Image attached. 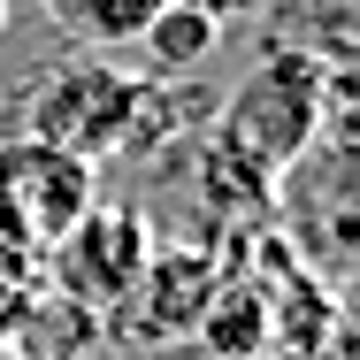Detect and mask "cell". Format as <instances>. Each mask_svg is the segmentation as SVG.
Segmentation results:
<instances>
[{"mask_svg":"<svg viewBox=\"0 0 360 360\" xmlns=\"http://www.w3.org/2000/svg\"><path fill=\"white\" fill-rule=\"evenodd\" d=\"M338 108V77L322 70V54H307V46H269L253 77L230 92V108H222V146H238L245 161H261L269 176L291 169L314 131H322V115Z\"/></svg>","mask_w":360,"mask_h":360,"instance_id":"obj_1","label":"cell"},{"mask_svg":"<svg viewBox=\"0 0 360 360\" xmlns=\"http://www.w3.org/2000/svg\"><path fill=\"white\" fill-rule=\"evenodd\" d=\"M139 92L146 77L115 70L108 54H84V62H54L39 70V84L23 92V139H46L77 153V161H108L131 146V123H139Z\"/></svg>","mask_w":360,"mask_h":360,"instance_id":"obj_2","label":"cell"},{"mask_svg":"<svg viewBox=\"0 0 360 360\" xmlns=\"http://www.w3.org/2000/svg\"><path fill=\"white\" fill-rule=\"evenodd\" d=\"M92 161H77L46 139H8L0 146V245L46 261V245L92 207Z\"/></svg>","mask_w":360,"mask_h":360,"instance_id":"obj_3","label":"cell"},{"mask_svg":"<svg viewBox=\"0 0 360 360\" xmlns=\"http://www.w3.org/2000/svg\"><path fill=\"white\" fill-rule=\"evenodd\" d=\"M146 253H153V230H146L139 207H100V200H92V207L46 245L39 276H46V291H62V299H77L84 314L108 322V314L131 299Z\"/></svg>","mask_w":360,"mask_h":360,"instance_id":"obj_4","label":"cell"},{"mask_svg":"<svg viewBox=\"0 0 360 360\" xmlns=\"http://www.w3.org/2000/svg\"><path fill=\"white\" fill-rule=\"evenodd\" d=\"M215 276H222V261L207 245H153L139 284H131V299L108 314V330L123 345H176V338H192Z\"/></svg>","mask_w":360,"mask_h":360,"instance_id":"obj_5","label":"cell"},{"mask_svg":"<svg viewBox=\"0 0 360 360\" xmlns=\"http://www.w3.org/2000/svg\"><path fill=\"white\" fill-rule=\"evenodd\" d=\"M192 345L207 360H261L276 345V330H269V284L261 276H215L200 322H192Z\"/></svg>","mask_w":360,"mask_h":360,"instance_id":"obj_6","label":"cell"},{"mask_svg":"<svg viewBox=\"0 0 360 360\" xmlns=\"http://www.w3.org/2000/svg\"><path fill=\"white\" fill-rule=\"evenodd\" d=\"M46 8V23L84 46V54H123V46H139V31L169 8V0H39Z\"/></svg>","mask_w":360,"mask_h":360,"instance_id":"obj_7","label":"cell"},{"mask_svg":"<svg viewBox=\"0 0 360 360\" xmlns=\"http://www.w3.org/2000/svg\"><path fill=\"white\" fill-rule=\"evenodd\" d=\"M215 46H222V23H215V15H200L192 0H169V8L139 31L131 54H146V70H153V77H184V70H200Z\"/></svg>","mask_w":360,"mask_h":360,"instance_id":"obj_8","label":"cell"},{"mask_svg":"<svg viewBox=\"0 0 360 360\" xmlns=\"http://www.w3.org/2000/svg\"><path fill=\"white\" fill-rule=\"evenodd\" d=\"M200 200L222 207V215H253V207L269 200V169H261V161H245L238 146L207 139V153H200Z\"/></svg>","mask_w":360,"mask_h":360,"instance_id":"obj_9","label":"cell"},{"mask_svg":"<svg viewBox=\"0 0 360 360\" xmlns=\"http://www.w3.org/2000/svg\"><path fill=\"white\" fill-rule=\"evenodd\" d=\"M0 39H8V0H0Z\"/></svg>","mask_w":360,"mask_h":360,"instance_id":"obj_10","label":"cell"}]
</instances>
